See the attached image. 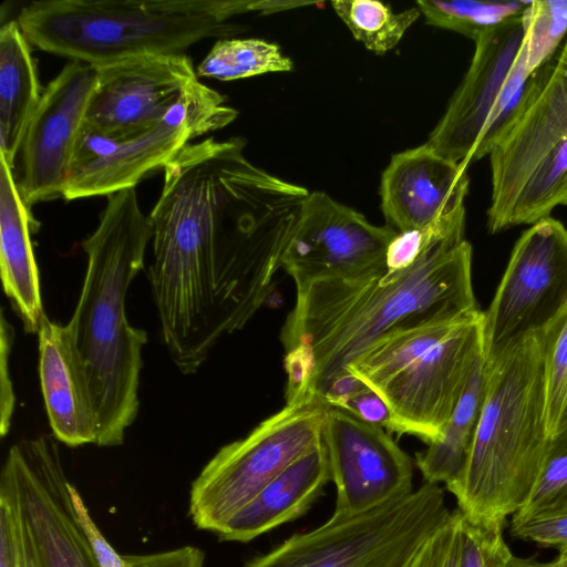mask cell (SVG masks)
<instances>
[{"mask_svg":"<svg viewBox=\"0 0 567 567\" xmlns=\"http://www.w3.org/2000/svg\"><path fill=\"white\" fill-rule=\"evenodd\" d=\"M151 240L150 218L128 188L107 196L96 229L82 243L86 270L66 326L87 375L101 447L122 445L138 413L147 334L130 323L126 295Z\"/></svg>","mask_w":567,"mask_h":567,"instance_id":"3","label":"cell"},{"mask_svg":"<svg viewBox=\"0 0 567 567\" xmlns=\"http://www.w3.org/2000/svg\"><path fill=\"white\" fill-rule=\"evenodd\" d=\"M245 145L207 137L184 146L163 167L148 215L151 292L162 342L183 374L196 373L269 299L309 195L250 163Z\"/></svg>","mask_w":567,"mask_h":567,"instance_id":"1","label":"cell"},{"mask_svg":"<svg viewBox=\"0 0 567 567\" xmlns=\"http://www.w3.org/2000/svg\"><path fill=\"white\" fill-rule=\"evenodd\" d=\"M567 37V0H532L525 14L524 47L535 72L558 51Z\"/></svg>","mask_w":567,"mask_h":567,"instance_id":"29","label":"cell"},{"mask_svg":"<svg viewBox=\"0 0 567 567\" xmlns=\"http://www.w3.org/2000/svg\"><path fill=\"white\" fill-rule=\"evenodd\" d=\"M396 231L375 226L323 192L309 193L285 249L281 267L296 289L310 282L355 276L385 259Z\"/></svg>","mask_w":567,"mask_h":567,"instance_id":"14","label":"cell"},{"mask_svg":"<svg viewBox=\"0 0 567 567\" xmlns=\"http://www.w3.org/2000/svg\"><path fill=\"white\" fill-rule=\"evenodd\" d=\"M37 228L12 168L0 156V274L3 291L27 333H38L45 317L31 241Z\"/></svg>","mask_w":567,"mask_h":567,"instance_id":"21","label":"cell"},{"mask_svg":"<svg viewBox=\"0 0 567 567\" xmlns=\"http://www.w3.org/2000/svg\"><path fill=\"white\" fill-rule=\"evenodd\" d=\"M0 567H23L18 513L3 484H0Z\"/></svg>","mask_w":567,"mask_h":567,"instance_id":"34","label":"cell"},{"mask_svg":"<svg viewBox=\"0 0 567 567\" xmlns=\"http://www.w3.org/2000/svg\"><path fill=\"white\" fill-rule=\"evenodd\" d=\"M458 509L422 545L408 567H457L460 545Z\"/></svg>","mask_w":567,"mask_h":567,"instance_id":"32","label":"cell"},{"mask_svg":"<svg viewBox=\"0 0 567 567\" xmlns=\"http://www.w3.org/2000/svg\"><path fill=\"white\" fill-rule=\"evenodd\" d=\"M37 334L41 391L52 435L71 447L95 444L96 413L68 326L45 316Z\"/></svg>","mask_w":567,"mask_h":567,"instance_id":"19","label":"cell"},{"mask_svg":"<svg viewBox=\"0 0 567 567\" xmlns=\"http://www.w3.org/2000/svg\"><path fill=\"white\" fill-rule=\"evenodd\" d=\"M95 68L97 81L85 123L106 132L162 120L200 83L184 53L144 55Z\"/></svg>","mask_w":567,"mask_h":567,"instance_id":"17","label":"cell"},{"mask_svg":"<svg viewBox=\"0 0 567 567\" xmlns=\"http://www.w3.org/2000/svg\"><path fill=\"white\" fill-rule=\"evenodd\" d=\"M511 534L543 547L567 549V513L528 519L512 518Z\"/></svg>","mask_w":567,"mask_h":567,"instance_id":"33","label":"cell"},{"mask_svg":"<svg viewBox=\"0 0 567 567\" xmlns=\"http://www.w3.org/2000/svg\"><path fill=\"white\" fill-rule=\"evenodd\" d=\"M225 96L199 83L162 120L124 131H100L83 123L62 197L109 196L135 188L189 142L237 117Z\"/></svg>","mask_w":567,"mask_h":567,"instance_id":"9","label":"cell"},{"mask_svg":"<svg viewBox=\"0 0 567 567\" xmlns=\"http://www.w3.org/2000/svg\"><path fill=\"white\" fill-rule=\"evenodd\" d=\"M567 306V228L553 217L517 239L482 316V354L492 363L547 328Z\"/></svg>","mask_w":567,"mask_h":567,"instance_id":"13","label":"cell"},{"mask_svg":"<svg viewBox=\"0 0 567 567\" xmlns=\"http://www.w3.org/2000/svg\"><path fill=\"white\" fill-rule=\"evenodd\" d=\"M327 408L317 399L286 404L220 447L192 483L194 525L216 534L265 485L319 445Z\"/></svg>","mask_w":567,"mask_h":567,"instance_id":"11","label":"cell"},{"mask_svg":"<svg viewBox=\"0 0 567 567\" xmlns=\"http://www.w3.org/2000/svg\"><path fill=\"white\" fill-rule=\"evenodd\" d=\"M482 316L388 336L348 365L388 405L392 432L442 435L482 354Z\"/></svg>","mask_w":567,"mask_h":567,"instance_id":"6","label":"cell"},{"mask_svg":"<svg viewBox=\"0 0 567 567\" xmlns=\"http://www.w3.org/2000/svg\"><path fill=\"white\" fill-rule=\"evenodd\" d=\"M546 423L549 436L567 412V306L543 331Z\"/></svg>","mask_w":567,"mask_h":567,"instance_id":"30","label":"cell"},{"mask_svg":"<svg viewBox=\"0 0 567 567\" xmlns=\"http://www.w3.org/2000/svg\"><path fill=\"white\" fill-rule=\"evenodd\" d=\"M14 330L1 313V392H0V432L4 436L11 426V420L14 411L16 396L12 389V382L9 374V358L13 344Z\"/></svg>","mask_w":567,"mask_h":567,"instance_id":"36","label":"cell"},{"mask_svg":"<svg viewBox=\"0 0 567 567\" xmlns=\"http://www.w3.org/2000/svg\"><path fill=\"white\" fill-rule=\"evenodd\" d=\"M297 290L282 326L286 404L318 400L322 389L388 336L481 312L472 285V247L445 238L406 268L382 264Z\"/></svg>","mask_w":567,"mask_h":567,"instance_id":"2","label":"cell"},{"mask_svg":"<svg viewBox=\"0 0 567 567\" xmlns=\"http://www.w3.org/2000/svg\"><path fill=\"white\" fill-rule=\"evenodd\" d=\"M483 354L476 360L466 388L442 435L415 456V465L430 484L449 486L466 464L485 399Z\"/></svg>","mask_w":567,"mask_h":567,"instance_id":"23","label":"cell"},{"mask_svg":"<svg viewBox=\"0 0 567 567\" xmlns=\"http://www.w3.org/2000/svg\"><path fill=\"white\" fill-rule=\"evenodd\" d=\"M566 415H567V412H566V414L564 415V417H565ZM564 417H563V419H564ZM561 421H563V420H561Z\"/></svg>","mask_w":567,"mask_h":567,"instance_id":"38","label":"cell"},{"mask_svg":"<svg viewBox=\"0 0 567 567\" xmlns=\"http://www.w3.org/2000/svg\"><path fill=\"white\" fill-rule=\"evenodd\" d=\"M488 156L491 234L533 225L567 206V37L537 70L520 114Z\"/></svg>","mask_w":567,"mask_h":567,"instance_id":"7","label":"cell"},{"mask_svg":"<svg viewBox=\"0 0 567 567\" xmlns=\"http://www.w3.org/2000/svg\"><path fill=\"white\" fill-rule=\"evenodd\" d=\"M72 498L101 567H204L205 553L190 545L151 554L121 555L102 534L75 486Z\"/></svg>","mask_w":567,"mask_h":567,"instance_id":"28","label":"cell"},{"mask_svg":"<svg viewBox=\"0 0 567 567\" xmlns=\"http://www.w3.org/2000/svg\"><path fill=\"white\" fill-rule=\"evenodd\" d=\"M35 61L17 20L0 29V151L13 169L25 130L41 99Z\"/></svg>","mask_w":567,"mask_h":567,"instance_id":"22","label":"cell"},{"mask_svg":"<svg viewBox=\"0 0 567 567\" xmlns=\"http://www.w3.org/2000/svg\"><path fill=\"white\" fill-rule=\"evenodd\" d=\"M484 372L474 441L462 474L446 488L467 519L504 526L527 502L550 437L542 331L484 362Z\"/></svg>","mask_w":567,"mask_h":567,"instance_id":"5","label":"cell"},{"mask_svg":"<svg viewBox=\"0 0 567 567\" xmlns=\"http://www.w3.org/2000/svg\"><path fill=\"white\" fill-rule=\"evenodd\" d=\"M96 81L95 66L71 61L43 90L19 150L16 181L29 208L62 197Z\"/></svg>","mask_w":567,"mask_h":567,"instance_id":"15","label":"cell"},{"mask_svg":"<svg viewBox=\"0 0 567 567\" xmlns=\"http://www.w3.org/2000/svg\"><path fill=\"white\" fill-rule=\"evenodd\" d=\"M451 514L444 491L424 482L370 509L333 513L244 567H408Z\"/></svg>","mask_w":567,"mask_h":567,"instance_id":"8","label":"cell"},{"mask_svg":"<svg viewBox=\"0 0 567 567\" xmlns=\"http://www.w3.org/2000/svg\"><path fill=\"white\" fill-rule=\"evenodd\" d=\"M506 567H567V549L559 550L556 558L548 563L512 556Z\"/></svg>","mask_w":567,"mask_h":567,"instance_id":"37","label":"cell"},{"mask_svg":"<svg viewBox=\"0 0 567 567\" xmlns=\"http://www.w3.org/2000/svg\"><path fill=\"white\" fill-rule=\"evenodd\" d=\"M331 481L321 442L265 485L216 533L221 542L248 543L302 516Z\"/></svg>","mask_w":567,"mask_h":567,"instance_id":"20","label":"cell"},{"mask_svg":"<svg viewBox=\"0 0 567 567\" xmlns=\"http://www.w3.org/2000/svg\"><path fill=\"white\" fill-rule=\"evenodd\" d=\"M333 408L343 410L355 417L392 432V416L388 405L368 385L339 401Z\"/></svg>","mask_w":567,"mask_h":567,"instance_id":"35","label":"cell"},{"mask_svg":"<svg viewBox=\"0 0 567 567\" xmlns=\"http://www.w3.org/2000/svg\"><path fill=\"white\" fill-rule=\"evenodd\" d=\"M291 69L292 61L275 43L260 39H220L198 64L196 73L200 78L234 81Z\"/></svg>","mask_w":567,"mask_h":567,"instance_id":"24","label":"cell"},{"mask_svg":"<svg viewBox=\"0 0 567 567\" xmlns=\"http://www.w3.org/2000/svg\"><path fill=\"white\" fill-rule=\"evenodd\" d=\"M331 6L353 38L377 54L393 49L421 14L417 8L395 13L373 0H336Z\"/></svg>","mask_w":567,"mask_h":567,"instance_id":"26","label":"cell"},{"mask_svg":"<svg viewBox=\"0 0 567 567\" xmlns=\"http://www.w3.org/2000/svg\"><path fill=\"white\" fill-rule=\"evenodd\" d=\"M286 1L245 0H41L17 21L38 49L100 66L144 55L183 54L196 42L235 35L230 22L248 12L270 13Z\"/></svg>","mask_w":567,"mask_h":567,"instance_id":"4","label":"cell"},{"mask_svg":"<svg viewBox=\"0 0 567 567\" xmlns=\"http://www.w3.org/2000/svg\"><path fill=\"white\" fill-rule=\"evenodd\" d=\"M0 484L10 491L18 513L23 567H101L53 435L16 442L2 464Z\"/></svg>","mask_w":567,"mask_h":567,"instance_id":"12","label":"cell"},{"mask_svg":"<svg viewBox=\"0 0 567 567\" xmlns=\"http://www.w3.org/2000/svg\"><path fill=\"white\" fill-rule=\"evenodd\" d=\"M525 14L474 41L471 64L426 142L444 157L468 166L489 155L520 114L537 78L527 64Z\"/></svg>","mask_w":567,"mask_h":567,"instance_id":"10","label":"cell"},{"mask_svg":"<svg viewBox=\"0 0 567 567\" xmlns=\"http://www.w3.org/2000/svg\"><path fill=\"white\" fill-rule=\"evenodd\" d=\"M503 527L472 522L461 513L457 567H506L513 555Z\"/></svg>","mask_w":567,"mask_h":567,"instance_id":"31","label":"cell"},{"mask_svg":"<svg viewBox=\"0 0 567 567\" xmlns=\"http://www.w3.org/2000/svg\"><path fill=\"white\" fill-rule=\"evenodd\" d=\"M567 513V415L549 437L544 461L525 505L513 519Z\"/></svg>","mask_w":567,"mask_h":567,"instance_id":"27","label":"cell"},{"mask_svg":"<svg viewBox=\"0 0 567 567\" xmlns=\"http://www.w3.org/2000/svg\"><path fill=\"white\" fill-rule=\"evenodd\" d=\"M532 1L420 0L417 9L427 24L451 30L475 41L512 20L523 17Z\"/></svg>","mask_w":567,"mask_h":567,"instance_id":"25","label":"cell"},{"mask_svg":"<svg viewBox=\"0 0 567 567\" xmlns=\"http://www.w3.org/2000/svg\"><path fill=\"white\" fill-rule=\"evenodd\" d=\"M467 165L427 143L394 154L382 173L381 209L396 233L420 229L465 209Z\"/></svg>","mask_w":567,"mask_h":567,"instance_id":"18","label":"cell"},{"mask_svg":"<svg viewBox=\"0 0 567 567\" xmlns=\"http://www.w3.org/2000/svg\"><path fill=\"white\" fill-rule=\"evenodd\" d=\"M322 442L337 489L333 513L363 512L414 489L415 461L384 427L328 406Z\"/></svg>","mask_w":567,"mask_h":567,"instance_id":"16","label":"cell"}]
</instances>
